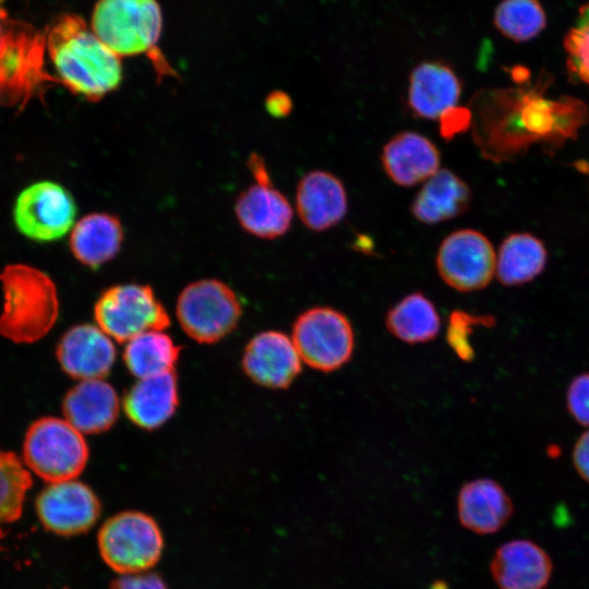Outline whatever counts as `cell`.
<instances>
[{
    "instance_id": "cell-1",
    "label": "cell",
    "mask_w": 589,
    "mask_h": 589,
    "mask_svg": "<svg viewBox=\"0 0 589 589\" xmlns=\"http://www.w3.org/2000/svg\"><path fill=\"white\" fill-rule=\"evenodd\" d=\"M472 133L486 158L501 160L536 141H558L576 132L586 108L574 99H548L536 92L490 91L478 93L472 101Z\"/></svg>"
},
{
    "instance_id": "cell-2",
    "label": "cell",
    "mask_w": 589,
    "mask_h": 589,
    "mask_svg": "<svg viewBox=\"0 0 589 589\" xmlns=\"http://www.w3.org/2000/svg\"><path fill=\"white\" fill-rule=\"evenodd\" d=\"M45 34L56 79L69 91L96 101L119 87L121 58L79 15L59 16Z\"/></svg>"
},
{
    "instance_id": "cell-3",
    "label": "cell",
    "mask_w": 589,
    "mask_h": 589,
    "mask_svg": "<svg viewBox=\"0 0 589 589\" xmlns=\"http://www.w3.org/2000/svg\"><path fill=\"white\" fill-rule=\"evenodd\" d=\"M0 281L3 291L0 335L15 344L41 339L59 314L53 280L36 267L11 264L0 273Z\"/></svg>"
},
{
    "instance_id": "cell-4",
    "label": "cell",
    "mask_w": 589,
    "mask_h": 589,
    "mask_svg": "<svg viewBox=\"0 0 589 589\" xmlns=\"http://www.w3.org/2000/svg\"><path fill=\"white\" fill-rule=\"evenodd\" d=\"M91 28L118 57L149 53L159 71L169 73L164 58L156 55L163 28V14L156 0H98Z\"/></svg>"
},
{
    "instance_id": "cell-5",
    "label": "cell",
    "mask_w": 589,
    "mask_h": 589,
    "mask_svg": "<svg viewBox=\"0 0 589 589\" xmlns=\"http://www.w3.org/2000/svg\"><path fill=\"white\" fill-rule=\"evenodd\" d=\"M46 34L11 19L0 44V98L20 109L47 87L59 83L45 68Z\"/></svg>"
},
{
    "instance_id": "cell-6",
    "label": "cell",
    "mask_w": 589,
    "mask_h": 589,
    "mask_svg": "<svg viewBox=\"0 0 589 589\" xmlns=\"http://www.w3.org/2000/svg\"><path fill=\"white\" fill-rule=\"evenodd\" d=\"M65 419L44 417L31 424L24 444L25 465L50 483L75 479L88 460V446Z\"/></svg>"
},
{
    "instance_id": "cell-7",
    "label": "cell",
    "mask_w": 589,
    "mask_h": 589,
    "mask_svg": "<svg viewBox=\"0 0 589 589\" xmlns=\"http://www.w3.org/2000/svg\"><path fill=\"white\" fill-rule=\"evenodd\" d=\"M98 549L105 563L119 574H139L159 561L164 539L148 515L128 510L110 517L98 532Z\"/></svg>"
},
{
    "instance_id": "cell-8",
    "label": "cell",
    "mask_w": 589,
    "mask_h": 589,
    "mask_svg": "<svg viewBox=\"0 0 589 589\" xmlns=\"http://www.w3.org/2000/svg\"><path fill=\"white\" fill-rule=\"evenodd\" d=\"M242 308L236 292L217 279L191 283L180 292L176 315L184 333L201 344L216 342L238 325Z\"/></svg>"
},
{
    "instance_id": "cell-9",
    "label": "cell",
    "mask_w": 589,
    "mask_h": 589,
    "mask_svg": "<svg viewBox=\"0 0 589 589\" xmlns=\"http://www.w3.org/2000/svg\"><path fill=\"white\" fill-rule=\"evenodd\" d=\"M291 339L303 363L326 373L342 368L354 348L348 317L325 305L302 312L293 322Z\"/></svg>"
},
{
    "instance_id": "cell-10",
    "label": "cell",
    "mask_w": 589,
    "mask_h": 589,
    "mask_svg": "<svg viewBox=\"0 0 589 589\" xmlns=\"http://www.w3.org/2000/svg\"><path fill=\"white\" fill-rule=\"evenodd\" d=\"M94 316L111 339L128 342L149 330H164L169 315L148 285L121 284L106 289L94 306Z\"/></svg>"
},
{
    "instance_id": "cell-11",
    "label": "cell",
    "mask_w": 589,
    "mask_h": 589,
    "mask_svg": "<svg viewBox=\"0 0 589 589\" xmlns=\"http://www.w3.org/2000/svg\"><path fill=\"white\" fill-rule=\"evenodd\" d=\"M77 208L72 194L61 184L38 181L16 197L13 219L17 230L37 242L63 238L74 227Z\"/></svg>"
},
{
    "instance_id": "cell-12",
    "label": "cell",
    "mask_w": 589,
    "mask_h": 589,
    "mask_svg": "<svg viewBox=\"0 0 589 589\" xmlns=\"http://www.w3.org/2000/svg\"><path fill=\"white\" fill-rule=\"evenodd\" d=\"M496 254L489 239L473 229L449 233L436 254V268L445 284L469 292L489 285L495 274Z\"/></svg>"
},
{
    "instance_id": "cell-13",
    "label": "cell",
    "mask_w": 589,
    "mask_h": 589,
    "mask_svg": "<svg viewBox=\"0 0 589 589\" xmlns=\"http://www.w3.org/2000/svg\"><path fill=\"white\" fill-rule=\"evenodd\" d=\"M249 167L255 183L243 191L235 206L241 227L262 239L285 235L291 226L293 211L287 197L274 188L264 159L252 154Z\"/></svg>"
},
{
    "instance_id": "cell-14",
    "label": "cell",
    "mask_w": 589,
    "mask_h": 589,
    "mask_svg": "<svg viewBox=\"0 0 589 589\" xmlns=\"http://www.w3.org/2000/svg\"><path fill=\"white\" fill-rule=\"evenodd\" d=\"M36 510L47 530L74 536L94 526L100 503L88 485L73 479L46 486L36 498Z\"/></svg>"
},
{
    "instance_id": "cell-15",
    "label": "cell",
    "mask_w": 589,
    "mask_h": 589,
    "mask_svg": "<svg viewBox=\"0 0 589 589\" xmlns=\"http://www.w3.org/2000/svg\"><path fill=\"white\" fill-rule=\"evenodd\" d=\"M244 373L267 388H287L302 370V360L291 337L278 330L255 335L242 357Z\"/></svg>"
},
{
    "instance_id": "cell-16",
    "label": "cell",
    "mask_w": 589,
    "mask_h": 589,
    "mask_svg": "<svg viewBox=\"0 0 589 589\" xmlns=\"http://www.w3.org/2000/svg\"><path fill=\"white\" fill-rule=\"evenodd\" d=\"M116 353L113 339L93 324L71 327L57 346V359L61 369L80 381L107 376L116 361Z\"/></svg>"
},
{
    "instance_id": "cell-17",
    "label": "cell",
    "mask_w": 589,
    "mask_h": 589,
    "mask_svg": "<svg viewBox=\"0 0 589 589\" xmlns=\"http://www.w3.org/2000/svg\"><path fill=\"white\" fill-rule=\"evenodd\" d=\"M490 572L498 589H545L553 574L548 552L529 539H513L494 552Z\"/></svg>"
},
{
    "instance_id": "cell-18",
    "label": "cell",
    "mask_w": 589,
    "mask_h": 589,
    "mask_svg": "<svg viewBox=\"0 0 589 589\" xmlns=\"http://www.w3.org/2000/svg\"><path fill=\"white\" fill-rule=\"evenodd\" d=\"M514 504L505 489L490 478L466 482L457 495V515L460 525L480 534L500 531L512 518Z\"/></svg>"
},
{
    "instance_id": "cell-19",
    "label": "cell",
    "mask_w": 589,
    "mask_h": 589,
    "mask_svg": "<svg viewBox=\"0 0 589 589\" xmlns=\"http://www.w3.org/2000/svg\"><path fill=\"white\" fill-rule=\"evenodd\" d=\"M461 91V81L448 64L425 61L410 73L407 106L417 118L438 120L446 110L457 106Z\"/></svg>"
},
{
    "instance_id": "cell-20",
    "label": "cell",
    "mask_w": 589,
    "mask_h": 589,
    "mask_svg": "<svg viewBox=\"0 0 589 589\" xmlns=\"http://www.w3.org/2000/svg\"><path fill=\"white\" fill-rule=\"evenodd\" d=\"M381 161L392 181L409 188L425 182L440 170L441 155L429 137L404 131L384 145Z\"/></svg>"
},
{
    "instance_id": "cell-21",
    "label": "cell",
    "mask_w": 589,
    "mask_h": 589,
    "mask_svg": "<svg viewBox=\"0 0 589 589\" xmlns=\"http://www.w3.org/2000/svg\"><path fill=\"white\" fill-rule=\"evenodd\" d=\"M296 206L300 219L309 229L327 230L341 221L347 213L346 189L328 171H310L298 183Z\"/></svg>"
},
{
    "instance_id": "cell-22",
    "label": "cell",
    "mask_w": 589,
    "mask_h": 589,
    "mask_svg": "<svg viewBox=\"0 0 589 589\" xmlns=\"http://www.w3.org/2000/svg\"><path fill=\"white\" fill-rule=\"evenodd\" d=\"M119 397L103 378L80 381L65 395L64 419L82 434H98L109 430L118 419Z\"/></svg>"
},
{
    "instance_id": "cell-23",
    "label": "cell",
    "mask_w": 589,
    "mask_h": 589,
    "mask_svg": "<svg viewBox=\"0 0 589 589\" xmlns=\"http://www.w3.org/2000/svg\"><path fill=\"white\" fill-rule=\"evenodd\" d=\"M178 404L175 371L137 380L125 393L122 401L130 421L145 430H155L166 423L175 413Z\"/></svg>"
},
{
    "instance_id": "cell-24",
    "label": "cell",
    "mask_w": 589,
    "mask_h": 589,
    "mask_svg": "<svg viewBox=\"0 0 589 589\" xmlns=\"http://www.w3.org/2000/svg\"><path fill=\"white\" fill-rule=\"evenodd\" d=\"M468 184L449 169H440L414 196L410 209L420 223L434 225L464 214L470 205Z\"/></svg>"
},
{
    "instance_id": "cell-25",
    "label": "cell",
    "mask_w": 589,
    "mask_h": 589,
    "mask_svg": "<svg viewBox=\"0 0 589 589\" xmlns=\"http://www.w3.org/2000/svg\"><path fill=\"white\" fill-rule=\"evenodd\" d=\"M123 228L118 217L92 213L72 228L70 249L83 265L96 269L112 260L121 249Z\"/></svg>"
},
{
    "instance_id": "cell-26",
    "label": "cell",
    "mask_w": 589,
    "mask_h": 589,
    "mask_svg": "<svg viewBox=\"0 0 589 589\" xmlns=\"http://www.w3.org/2000/svg\"><path fill=\"white\" fill-rule=\"evenodd\" d=\"M385 321L392 335L411 345L431 341L441 329L435 305L421 292L409 293L399 300L389 309Z\"/></svg>"
},
{
    "instance_id": "cell-27",
    "label": "cell",
    "mask_w": 589,
    "mask_h": 589,
    "mask_svg": "<svg viewBox=\"0 0 589 589\" xmlns=\"http://www.w3.org/2000/svg\"><path fill=\"white\" fill-rule=\"evenodd\" d=\"M546 250L529 233H513L501 244L496 255L495 274L506 286L526 284L545 267Z\"/></svg>"
},
{
    "instance_id": "cell-28",
    "label": "cell",
    "mask_w": 589,
    "mask_h": 589,
    "mask_svg": "<svg viewBox=\"0 0 589 589\" xmlns=\"http://www.w3.org/2000/svg\"><path fill=\"white\" fill-rule=\"evenodd\" d=\"M180 347L164 330L145 332L129 340L123 361L137 380L175 371Z\"/></svg>"
},
{
    "instance_id": "cell-29",
    "label": "cell",
    "mask_w": 589,
    "mask_h": 589,
    "mask_svg": "<svg viewBox=\"0 0 589 589\" xmlns=\"http://www.w3.org/2000/svg\"><path fill=\"white\" fill-rule=\"evenodd\" d=\"M494 25L510 40L528 41L543 32L546 14L539 0H502L494 11Z\"/></svg>"
},
{
    "instance_id": "cell-30",
    "label": "cell",
    "mask_w": 589,
    "mask_h": 589,
    "mask_svg": "<svg viewBox=\"0 0 589 589\" xmlns=\"http://www.w3.org/2000/svg\"><path fill=\"white\" fill-rule=\"evenodd\" d=\"M31 486L32 477L17 456L0 448V524L20 518Z\"/></svg>"
},
{
    "instance_id": "cell-31",
    "label": "cell",
    "mask_w": 589,
    "mask_h": 589,
    "mask_svg": "<svg viewBox=\"0 0 589 589\" xmlns=\"http://www.w3.org/2000/svg\"><path fill=\"white\" fill-rule=\"evenodd\" d=\"M570 72L589 84V2L582 5L564 39Z\"/></svg>"
},
{
    "instance_id": "cell-32",
    "label": "cell",
    "mask_w": 589,
    "mask_h": 589,
    "mask_svg": "<svg viewBox=\"0 0 589 589\" xmlns=\"http://www.w3.org/2000/svg\"><path fill=\"white\" fill-rule=\"evenodd\" d=\"M492 322V317L489 316H473L460 310L454 311L448 317L446 340L460 359L470 361L473 358V349L469 341L472 327L478 324L491 325Z\"/></svg>"
},
{
    "instance_id": "cell-33",
    "label": "cell",
    "mask_w": 589,
    "mask_h": 589,
    "mask_svg": "<svg viewBox=\"0 0 589 589\" xmlns=\"http://www.w3.org/2000/svg\"><path fill=\"white\" fill-rule=\"evenodd\" d=\"M567 407L578 423L589 426V373H581L570 382Z\"/></svg>"
},
{
    "instance_id": "cell-34",
    "label": "cell",
    "mask_w": 589,
    "mask_h": 589,
    "mask_svg": "<svg viewBox=\"0 0 589 589\" xmlns=\"http://www.w3.org/2000/svg\"><path fill=\"white\" fill-rule=\"evenodd\" d=\"M440 134L449 141L468 130L472 123V113L469 108L455 106L446 110L440 118Z\"/></svg>"
},
{
    "instance_id": "cell-35",
    "label": "cell",
    "mask_w": 589,
    "mask_h": 589,
    "mask_svg": "<svg viewBox=\"0 0 589 589\" xmlns=\"http://www.w3.org/2000/svg\"><path fill=\"white\" fill-rule=\"evenodd\" d=\"M109 589H168L164 580L153 573L128 574L116 578Z\"/></svg>"
},
{
    "instance_id": "cell-36",
    "label": "cell",
    "mask_w": 589,
    "mask_h": 589,
    "mask_svg": "<svg viewBox=\"0 0 589 589\" xmlns=\"http://www.w3.org/2000/svg\"><path fill=\"white\" fill-rule=\"evenodd\" d=\"M573 462L578 474L589 483V430L582 433L573 450Z\"/></svg>"
},
{
    "instance_id": "cell-37",
    "label": "cell",
    "mask_w": 589,
    "mask_h": 589,
    "mask_svg": "<svg viewBox=\"0 0 589 589\" xmlns=\"http://www.w3.org/2000/svg\"><path fill=\"white\" fill-rule=\"evenodd\" d=\"M266 109L273 117L283 118L290 113L292 100L285 92L275 91L266 98Z\"/></svg>"
},
{
    "instance_id": "cell-38",
    "label": "cell",
    "mask_w": 589,
    "mask_h": 589,
    "mask_svg": "<svg viewBox=\"0 0 589 589\" xmlns=\"http://www.w3.org/2000/svg\"><path fill=\"white\" fill-rule=\"evenodd\" d=\"M10 21H11V17L7 13V11L2 7H0V44L4 37V34L8 29Z\"/></svg>"
},
{
    "instance_id": "cell-39",
    "label": "cell",
    "mask_w": 589,
    "mask_h": 589,
    "mask_svg": "<svg viewBox=\"0 0 589 589\" xmlns=\"http://www.w3.org/2000/svg\"><path fill=\"white\" fill-rule=\"evenodd\" d=\"M2 1H3V0H0V7H1Z\"/></svg>"
}]
</instances>
